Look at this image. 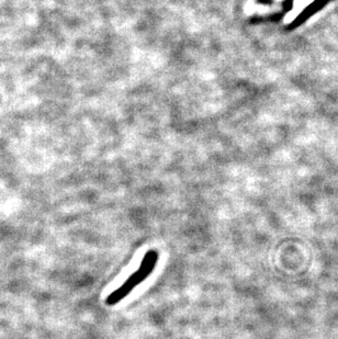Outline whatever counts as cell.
I'll return each instance as SVG.
<instances>
[{"label": "cell", "mask_w": 338, "mask_h": 339, "mask_svg": "<svg viewBox=\"0 0 338 339\" xmlns=\"http://www.w3.org/2000/svg\"><path fill=\"white\" fill-rule=\"evenodd\" d=\"M133 290H134V288L131 286L128 281H125V283H123L119 289L113 291L112 293L107 298L105 303L110 306L118 304L122 301V300H124Z\"/></svg>", "instance_id": "6da1fadb"}]
</instances>
